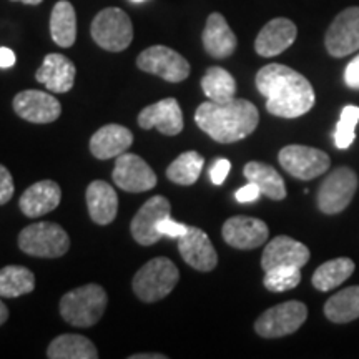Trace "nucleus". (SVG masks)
<instances>
[{
  "label": "nucleus",
  "mask_w": 359,
  "mask_h": 359,
  "mask_svg": "<svg viewBox=\"0 0 359 359\" xmlns=\"http://www.w3.org/2000/svg\"><path fill=\"white\" fill-rule=\"evenodd\" d=\"M257 88L266 98V110L281 118H298L314 105L313 85L304 75L281 64H269L257 74Z\"/></svg>",
  "instance_id": "obj_1"
},
{
  "label": "nucleus",
  "mask_w": 359,
  "mask_h": 359,
  "mask_svg": "<svg viewBox=\"0 0 359 359\" xmlns=\"http://www.w3.org/2000/svg\"><path fill=\"white\" fill-rule=\"evenodd\" d=\"M195 122L215 142L233 143L257 130L259 114L253 103L235 97L224 103H201L195 111Z\"/></svg>",
  "instance_id": "obj_2"
},
{
  "label": "nucleus",
  "mask_w": 359,
  "mask_h": 359,
  "mask_svg": "<svg viewBox=\"0 0 359 359\" xmlns=\"http://www.w3.org/2000/svg\"><path fill=\"white\" fill-rule=\"evenodd\" d=\"M107 303V291L100 285L88 283L62 296L60 314L72 326L90 327L102 320Z\"/></svg>",
  "instance_id": "obj_3"
},
{
  "label": "nucleus",
  "mask_w": 359,
  "mask_h": 359,
  "mask_svg": "<svg viewBox=\"0 0 359 359\" xmlns=\"http://www.w3.org/2000/svg\"><path fill=\"white\" fill-rule=\"evenodd\" d=\"M180 281V271L172 259L158 257L150 259L135 273L132 286L133 293L143 303H155L175 290Z\"/></svg>",
  "instance_id": "obj_4"
},
{
  "label": "nucleus",
  "mask_w": 359,
  "mask_h": 359,
  "mask_svg": "<svg viewBox=\"0 0 359 359\" xmlns=\"http://www.w3.org/2000/svg\"><path fill=\"white\" fill-rule=\"evenodd\" d=\"M19 248L35 258H60L70 250V236L57 223H32L19 233Z\"/></svg>",
  "instance_id": "obj_5"
},
{
  "label": "nucleus",
  "mask_w": 359,
  "mask_h": 359,
  "mask_svg": "<svg viewBox=\"0 0 359 359\" xmlns=\"http://www.w3.org/2000/svg\"><path fill=\"white\" fill-rule=\"evenodd\" d=\"M90 32L98 47L109 52H122L133 40L132 20L122 8L116 7L103 8L98 12Z\"/></svg>",
  "instance_id": "obj_6"
},
{
  "label": "nucleus",
  "mask_w": 359,
  "mask_h": 359,
  "mask_svg": "<svg viewBox=\"0 0 359 359\" xmlns=\"http://www.w3.org/2000/svg\"><path fill=\"white\" fill-rule=\"evenodd\" d=\"M308 318V308L302 302H286L269 308L255 323L262 338H283L293 334Z\"/></svg>",
  "instance_id": "obj_7"
},
{
  "label": "nucleus",
  "mask_w": 359,
  "mask_h": 359,
  "mask_svg": "<svg viewBox=\"0 0 359 359\" xmlns=\"http://www.w3.org/2000/svg\"><path fill=\"white\" fill-rule=\"evenodd\" d=\"M137 65L147 74L156 75L170 83L183 82L190 75V64L187 58L167 45L148 47L138 55Z\"/></svg>",
  "instance_id": "obj_8"
},
{
  "label": "nucleus",
  "mask_w": 359,
  "mask_h": 359,
  "mask_svg": "<svg viewBox=\"0 0 359 359\" xmlns=\"http://www.w3.org/2000/svg\"><path fill=\"white\" fill-rule=\"evenodd\" d=\"M358 190V175L351 168L341 167L331 172L318 191V208L325 215L346 210Z\"/></svg>",
  "instance_id": "obj_9"
},
{
  "label": "nucleus",
  "mask_w": 359,
  "mask_h": 359,
  "mask_svg": "<svg viewBox=\"0 0 359 359\" xmlns=\"http://www.w3.org/2000/svg\"><path fill=\"white\" fill-rule=\"evenodd\" d=\"M280 165L291 177L313 180L330 170V156L323 150L304 145H288L278 155Z\"/></svg>",
  "instance_id": "obj_10"
},
{
  "label": "nucleus",
  "mask_w": 359,
  "mask_h": 359,
  "mask_svg": "<svg viewBox=\"0 0 359 359\" xmlns=\"http://www.w3.org/2000/svg\"><path fill=\"white\" fill-rule=\"evenodd\" d=\"M111 177H114L116 187L128 193L148 191L158 183V178L150 165L142 156L135 154H122L116 156Z\"/></svg>",
  "instance_id": "obj_11"
},
{
  "label": "nucleus",
  "mask_w": 359,
  "mask_h": 359,
  "mask_svg": "<svg viewBox=\"0 0 359 359\" xmlns=\"http://www.w3.org/2000/svg\"><path fill=\"white\" fill-rule=\"evenodd\" d=\"M170 212H172V205L165 196L156 195L147 200L130 224V233H132L133 240L142 246L158 243L163 236L160 235L156 226H158L160 219L170 217Z\"/></svg>",
  "instance_id": "obj_12"
},
{
  "label": "nucleus",
  "mask_w": 359,
  "mask_h": 359,
  "mask_svg": "<svg viewBox=\"0 0 359 359\" xmlns=\"http://www.w3.org/2000/svg\"><path fill=\"white\" fill-rule=\"evenodd\" d=\"M326 50L336 58L359 50V7H349L333 20L326 32Z\"/></svg>",
  "instance_id": "obj_13"
},
{
  "label": "nucleus",
  "mask_w": 359,
  "mask_h": 359,
  "mask_svg": "<svg viewBox=\"0 0 359 359\" xmlns=\"http://www.w3.org/2000/svg\"><path fill=\"white\" fill-rule=\"evenodd\" d=\"M13 110L30 123H52L60 116L62 105L55 97L42 90H24L13 98Z\"/></svg>",
  "instance_id": "obj_14"
},
{
  "label": "nucleus",
  "mask_w": 359,
  "mask_h": 359,
  "mask_svg": "<svg viewBox=\"0 0 359 359\" xmlns=\"http://www.w3.org/2000/svg\"><path fill=\"white\" fill-rule=\"evenodd\" d=\"M178 251L187 264L196 271L208 273L217 268V250L203 230L196 226H188V231L178 238Z\"/></svg>",
  "instance_id": "obj_15"
},
{
  "label": "nucleus",
  "mask_w": 359,
  "mask_h": 359,
  "mask_svg": "<svg viewBox=\"0 0 359 359\" xmlns=\"http://www.w3.org/2000/svg\"><path fill=\"white\" fill-rule=\"evenodd\" d=\"M223 240L233 248L255 250L266 243L269 230L263 219L251 217H231L223 224Z\"/></svg>",
  "instance_id": "obj_16"
},
{
  "label": "nucleus",
  "mask_w": 359,
  "mask_h": 359,
  "mask_svg": "<svg viewBox=\"0 0 359 359\" xmlns=\"http://www.w3.org/2000/svg\"><path fill=\"white\" fill-rule=\"evenodd\" d=\"M138 125L143 130L156 128L167 137H175L183 130V111L175 98H163L138 114Z\"/></svg>",
  "instance_id": "obj_17"
},
{
  "label": "nucleus",
  "mask_w": 359,
  "mask_h": 359,
  "mask_svg": "<svg viewBox=\"0 0 359 359\" xmlns=\"http://www.w3.org/2000/svg\"><path fill=\"white\" fill-rule=\"evenodd\" d=\"M309 262V250L293 238L280 235L264 246L262 268L264 271L278 266L303 268Z\"/></svg>",
  "instance_id": "obj_18"
},
{
  "label": "nucleus",
  "mask_w": 359,
  "mask_h": 359,
  "mask_svg": "<svg viewBox=\"0 0 359 359\" xmlns=\"http://www.w3.org/2000/svg\"><path fill=\"white\" fill-rule=\"evenodd\" d=\"M298 29L290 19L269 20L266 25L259 30L257 40H255V50L262 57H276L290 48L294 43Z\"/></svg>",
  "instance_id": "obj_19"
},
{
  "label": "nucleus",
  "mask_w": 359,
  "mask_h": 359,
  "mask_svg": "<svg viewBox=\"0 0 359 359\" xmlns=\"http://www.w3.org/2000/svg\"><path fill=\"white\" fill-rule=\"evenodd\" d=\"M75 75L77 69L69 57L62 53H48L35 74V79L53 93H67L74 87Z\"/></svg>",
  "instance_id": "obj_20"
},
{
  "label": "nucleus",
  "mask_w": 359,
  "mask_h": 359,
  "mask_svg": "<svg viewBox=\"0 0 359 359\" xmlns=\"http://www.w3.org/2000/svg\"><path fill=\"white\" fill-rule=\"evenodd\" d=\"M62 200V190L53 180H42L34 183L22 193L19 206L22 213L29 218H40L53 212Z\"/></svg>",
  "instance_id": "obj_21"
},
{
  "label": "nucleus",
  "mask_w": 359,
  "mask_h": 359,
  "mask_svg": "<svg viewBox=\"0 0 359 359\" xmlns=\"http://www.w3.org/2000/svg\"><path fill=\"white\" fill-rule=\"evenodd\" d=\"M133 133L127 127L109 123L98 128L90 138V151L98 160L116 158L132 147Z\"/></svg>",
  "instance_id": "obj_22"
},
{
  "label": "nucleus",
  "mask_w": 359,
  "mask_h": 359,
  "mask_svg": "<svg viewBox=\"0 0 359 359\" xmlns=\"http://www.w3.org/2000/svg\"><path fill=\"white\" fill-rule=\"evenodd\" d=\"M90 218L97 224H110L118 213V196L110 183L103 180L92 182L85 193Z\"/></svg>",
  "instance_id": "obj_23"
},
{
  "label": "nucleus",
  "mask_w": 359,
  "mask_h": 359,
  "mask_svg": "<svg viewBox=\"0 0 359 359\" xmlns=\"http://www.w3.org/2000/svg\"><path fill=\"white\" fill-rule=\"evenodd\" d=\"M201 39L206 53L213 58H228L236 50V35L233 34L226 19L218 12L208 17Z\"/></svg>",
  "instance_id": "obj_24"
},
{
  "label": "nucleus",
  "mask_w": 359,
  "mask_h": 359,
  "mask_svg": "<svg viewBox=\"0 0 359 359\" xmlns=\"http://www.w3.org/2000/svg\"><path fill=\"white\" fill-rule=\"evenodd\" d=\"M243 175L248 182L255 183L259 188L262 195L268 196L269 200L281 201L286 198L285 182L271 165L262 163V161H250L245 165Z\"/></svg>",
  "instance_id": "obj_25"
},
{
  "label": "nucleus",
  "mask_w": 359,
  "mask_h": 359,
  "mask_svg": "<svg viewBox=\"0 0 359 359\" xmlns=\"http://www.w3.org/2000/svg\"><path fill=\"white\" fill-rule=\"evenodd\" d=\"M50 35L58 47L69 48L77 39V13L69 0H60L52 8Z\"/></svg>",
  "instance_id": "obj_26"
},
{
  "label": "nucleus",
  "mask_w": 359,
  "mask_h": 359,
  "mask_svg": "<svg viewBox=\"0 0 359 359\" xmlns=\"http://www.w3.org/2000/svg\"><path fill=\"white\" fill-rule=\"evenodd\" d=\"M47 358L50 359H97L95 344L82 334H60L48 344Z\"/></svg>",
  "instance_id": "obj_27"
},
{
  "label": "nucleus",
  "mask_w": 359,
  "mask_h": 359,
  "mask_svg": "<svg viewBox=\"0 0 359 359\" xmlns=\"http://www.w3.org/2000/svg\"><path fill=\"white\" fill-rule=\"evenodd\" d=\"M325 314L327 320L338 325L359 318V286H349L331 296L325 304Z\"/></svg>",
  "instance_id": "obj_28"
},
{
  "label": "nucleus",
  "mask_w": 359,
  "mask_h": 359,
  "mask_svg": "<svg viewBox=\"0 0 359 359\" xmlns=\"http://www.w3.org/2000/svg\"><path fill=\"white\" fill-rule=\"evenodd\" d=\"M201 90L208 100L217 103L230 102L236 95V80L222 67H210L201 79Z\"/></svg>",
  "instance_id": "obj_29"
},
{
  "label": "nucleus",
  "mask_w": 359,
  "mask_h": 359,
  "mask_svg": "<svg viewBox=\"0 0 359 359\" xmlns=\"http://www.w3.org/2000/svg\"><path fill=\"white\" fill-rule=\"evenodd\" d=\"M35 290V276L29 268L19 264H8L0 269V296L19 298Z\"/></svg>",
  "instance_id": "obj_30"
},
{
  "label": "nucleus",
  "mask_w": 359,
  "mask_h": 359,
  "mask_svg": "<svg viewBox=\"0 0 359 359\" xmlns=\"http://www.w3.org/2000/svg\"><path fill=\"white\" fill-rule=\"evenodd\" d=\"M354 262L349 258H336L323 263L313 275V286L320 291H331L343 285L354 273Z\"/></svg>",
  "instance_id": "obj_31"
},
{
  "label": "nucleus",
  "mask_w": 359,
  "mask_h": 359,
  "mask_svg": "<svg viewBox=\"0 0 359 359\" xmlns=\"http://www.w3.org/2000/svg\"><path fill=\"white\" fill-rule=\"evenodd\" d=\"M203 165L205 158L198 151H185L170 163L167 168V178L177 185L190 187L200 178Z\"/></svg>",
  "instance_id": "obj_32"
},
{
  "label": "nucleus",
  "mask_w": 359,
  "mask_h": 359,
  "mask_svg": "<svg viewBox=\"0 0 359 359\" xmlns=\"http://www.w3.org/2000/svg\"><path fill=\"white\" fill-rule=\"evenodd\" d=\"M302 281V268L294 266H278L264 271L263 285L268 291L273 293H283V291L294 290Z\"/></svg>",
  "instance_id": "obj_33"
},
{
  "label": "nucleus",
  "mask_w": 359,
  "mask_h": 359,
  "mask_svg": "<svg viewBox=\"0 0 359 359\" xmlns=\"http://www.w3.org/2000/svg\"><path fill=\"white\" fill-rule=\"evenodd\" d=\"M359 122V107L348 105L341 111L339 122L334 130V145L339 150H346L356 138V127Z\"/></svg>",
  "instance_id": "obj_34"
},
{
  "label": "nucleus",
  "mask_w": 359,
  "mask_h": 359,
  "mask_svg": "<svg viewBox=\"0 0 359 359\" xmlns=\"http://www.w3.org/2000/svg\"><path fill=\"white\" fill-rule=\"evenodd\" d=\"M158 233L161 236H168V238H182L185 233L188 231V226L183 223H177L175 219L170 217H165L163 219H160L158 223Z\"/></svg>",
  "instance_id": "obj_35"
},
{
  "label": "nucleus",
  "mask_w": 359,
  "mask_h": 359,
  "mask_svg": "<svg viewBox=\"0 0 359 359\" xmlns=\"http://www.w3.org/2000/svg\"><path fill=\"white\" fill-rule=\"evenodd\" d=\"M13 191H15V185H13L12 173L4 165H0V206L12 200Z\"/></svg>",
  "instance_id": "obj_36"
},
{
  "label": "nucleus",
  "mask_w": 359,
  "mask_h": 359,
  "mask_svg": "<svg viewBox=\"0 0 359 359\" xmlns=\"http://www.w3.org/2000/svg\"><path fill=\"white\" fill-rule=\"evenodd\" d=\"M231 170V163L226 158H218L210 168V178H212L213 185H223L226 180L228 173Z\"/></svg>",
  "instance_id": "obj_37"
},
{
  "label": "nucleus",
  "mask_w": 359,
  "mask_h": 359,
  "mask_svg": "<svg viewBox=\"0 0 359 359\" xmlns=\"http://www.w3.org/2000/svg\"><path fill=\"white\" fill-rule=\"evenodd\" d=\"M259 196H262V191H259V188L251 182L246 183L245 187H241L240 190L235 193V198L236 201H240V203H255Z\"/></svg>",
  "instance_id": "obj_38"
},
{
  "label": "nucleus",
  "mask_w": 359,
  "mask_h": 359,
  "mask_svg": "<svg viewBox=\"0 0 359 359\" xmlns=\"http://www.w3.org/2000/svg\"><path fill=\"white\" fill-rule=\"evenodd\" d=\"M344 82L348 87L359 90V53L349 62L346 70H344Z\"/></svg>",
  "instance_id": "obj_39"
},
{
  "label": "nucleus",
  "mask_w": 359,
  "mask_h": 359,
  "mask_svg": "<svg viewBox=\"0 0 359 359\" xmlns=\"http://www.w3.org/2000/svg\"><path fill=\"white\" fill-rule=\"evenodd\" d=\"M15 65V53L11 48L0 47V69H11Z\"/></svg>",
  "instance_id": "obj_40"
},
{
  "label": "nucleus",
  "mask_w": 359,
  "mask_h": 359,
  "mask_svg": "<svg viewBox=\"0 0 359 359\" xmlns=\"http://www.w3.org/2000/svg\"><path fill=\"white\" fill-rule=\"evenodd\" d=\"M132 359H167L165 354H133Z\"/></svg>",
  "instance_id": "obj_41"
},
{
  "label": "nucleus",
  "mask_w": 359,
  "mask_h": 359,
  "mask_svg": "<svg viewBox=\"0 0 359 359\" xmlns=\"http://www.w3.org/2000/svg\"><path fill=\"white\" fill-rule=\"evenodd\" d=\"M7 320H8V309L6 304L0 302V326H2Z\"/></svg>",
  "instance_id": "obj_42"
},
{
  "label": "nucleus",
  "mask_w": 359,
  "mask_h": 359,
  "mask_svg": "<svg viewBox=\"0 0 359 359\" xmlns=\"http://www.w3.org/2000/svg\"><path fill=\"white\" fill-rule=\"evenodd\" d=\"M12 2H22V4H27V6H39V4H42L43 0H12Z\"/></svg>",
  "instance_id": "obj_43"
},
{
  "label": "nucleus",
  "mask_w": 359,
  "mask_h": 359,
  "mask_svg": "<svg viewBox=\"0 0 359 359\" xmlns=\"http://www.w3.org/2000/svg\"><path fill=\"white\" fill-rule=\"evenodd\" d=\"M132 2H135V4H142V2H145V0H132Z\"/></svg>",
  "instance_id": "obj_44"
}]
</instances>
